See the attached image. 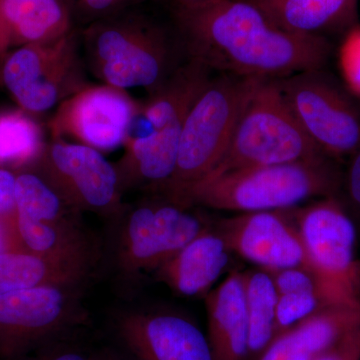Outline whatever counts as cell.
Wrapping results in <instances>:
<instances>
[{"label":"cell","instance_id":"1","mask_svg":"<svg viewBox=\"0 0 360 360\" xmlns=\"http://www.w3.org/2000/svg\"><path fill=\"white\" fill-rule=\"evenodd\" d=\"M172 18L186 58L220 73L278 79L321 70L330 54L324 37L286 32L248 0L177 4Z\"/></svg>","mask_w":360,"mask_h":360},{"label":"cell","instance_id":"2","mask_svg":"<svg viewBox=\"0 0 360 360\" xmlns=\"http://www.w3.org/2000/svg\"><path fill=\"white\" fill-rule=\"evenodd\" d=\"M144 4L94 21L79 33L86 65L103 84L150 94L181 65L176 32L172 35L149 15Z\"/></svg>","mask_w":360,"mask_h":360},{"label":"cell","instance_id":"3","mask_svg":"<svg viewBox=\"0 0 360 360\" xmlns=\"http://www.w3.org/2000/svg\"><path fill=\"white\" fill-rule=\"evenodd\" d=\"M210 75L206 66L186 58L165 84L139 103L123 144L124 155L115 165L122 193L139 186L160 189L172 179L187 113Z\"/></svg>","mask_w":360,"mask_h":360},{"label":"cell","instance_id":"4","mask_svg":"<svg viewBox=\"0 0 360 360\" xmlns=\"http://www.w3.org/2000/svg\"><path fill=\"white\" fill-rule=\"evenodd\" d=\"M340 170L330 158L212 174L174 198L176 205L238 213L283 210L303 201L335 196Z\"/></svg>","mask_w":360,"mask_h":360},{"label":"cell","instance_id":"5","mask_svg":"<svg viewBox=\"0 0 360 360\" xmlns=\"http://www.w3.org/2000/svg\"><path fill=\"white\" fill-rule=\"evenodd\" d=\"M323 155L296 120L278 79L259 78L239 115L224 158L210 174Z\"/></svg>","mask_w":360,"mask_h":360},{"label":"cell","instance_id":"6","mask_svg":"<svg viewBox=\"0 0 360 360\" xmlns=\"http://www.w3.org/2000/svg\"><path fill=\"white\" fill-rule=\"evenodd\" d=\"M258 77L221 73L210 78L187 113L172 179L160 191L172 198L219 165Z\"/></svg>","mask_w":360,"mask_h":360},{"label":"cell","instance_id":"7","mask_svg":"<svg viewBox=\"0 0 360 360\" xmlns=\"http://www.w3.org/2000/svg\"><path fill=\"white\" fill-rule=\"evenodd\" d=\"M77 30L44 44L23 45L2 68V80L20 108L44 112L86 86Z\"/></svg>","mask_w":360,"mask_h":360},{"label":"cell","instance_id":"8","mask_svg":"<svg viewBox=\"0 0 360 360\" xmlns=\"http://www.w3.org/2000/svg\"><path fill=\"white\" fill-rule=\"evenodd\" d=\"M321 71L278 78L279 86L303 131L324 155H354L360 149V112Z\"/></svg>","mask_w":360,"mask_h":360},{"label":"cell","instance_id":"9","mask_svg":"<svg viewBox=\"0 0 360 360\" xmlns=\"http://www.w3.org/2000/svg\"><path fill=\"white\" fill-rule=\"evenodd\" d=\"M35 165L39 176L70 210L113 213L120 208L117 172L96 149L53 139Z\"/></svg>","mask_w":360,"mask_h":360},{"label":"cell","instance_id":"10","mask_svg":"<svg viewBox=\"0 0 360 360\" xmlns=\"http://www.w3.org/2000/svg\"><path fill=\"white\" fill-rule=\"evenodd\" d=\"M292 217L311 269L360 302L356 229L336 196L292 208Z\"/></svg>","mask_w":360,"mask_h":360},{"label":"cell","instance_id":"11","mask_svg":"<svg viewBox=\"0 0 360 360\" xmlns=\"http://www.w3.org/2000/svg\"><path fill=\"white\" fill-rule=\"evenodd\" d=\"M71 290L44 286L0 295V359H20L80 323Z\"/></svg>","mask_w":360,"mask_h":360},{"label":"cell","instance_id":"12","mask_svg":"<svg viewBox=\"0 0 360 360\" xmlns=\"http://www.w3.org/2000/svg\"><path fill=\"white\" fill-rule=\"evenodd\" d=\"M172 201L150 202L130 212L120 231L117 262L125 276L155 271L207 225Z\"/></svg>","mask_w":360,"mask_h":360},{"label":"cell","instance_id":"13","mask_svg":"<svg viewBox=\"0 0 360 360\" xmlns=\"http://www.w3.org/2000/svg\"><path fill=\"white\" fill-rule=\"evenodd\" d=\"M139 106L127 90L87 84L59 104L49 125L52 136H70L98 151L115 149L124 144Z\"/></svg>","mask_w":360,"mask_h":360},{"label":"cell","instance_id":"14","mask_svg":"<svg viewBox=\"0 0 360 360\" xmlns=\"http://www.w3.org/2000/svg\"><path fill=\"white\" fill-rule=\"evenodd\" d=\"M215 231L232 253L259 269L309 267L304 246L292 217V208L239 213L220 219Z\"/></svg>","mask_w":360,"mask_h":360},{"label":"cell","instance_id":"15","mask_svg":"<svg viewBox=\"0 0 360 360\" xmlns=\"http://www.w3.org/2000/svg\"><path fill=\"white\" fill-rule=\"evenodd\" d=\"M115 333L134 360H214L207 336L176 312H125L116 319Z\"/></svg>","mask_w":360,"mask_h":360},{"label":"cell","instance_id":"16","mask_svg":"<svg viewBox=\"0 0 360 360\" xmlns=\"http://www.w3.org/2000/svg\"><path fill=\"white\" fill-rule=\"evenodd\" d=\"M231 253L219 232L207 226L155 270L156 278L177 295H207L229 265Z\"/></svg>","mask_w":360,"mask_h":360},{"label":"cell","instance_id":"17","mask_svg":"<svg viewBox=\"0 0 360 360\" xmlns=\"http://www.w3.org/2000/svg\"><path fill=\"white\" fill-rule=\"evenodd\" d=\"M207 338L214 360H250L243 272L233 271L205 297Z\"/></svg>","mask_w":360,"mask_h":360},{"label":"cell","instance_id":"18","mask_svg":"<svg viewBox=\"0 0 360 360\" xmlns=\"http://www.w3.org/2000/svg\"><path fill=\"white\" fill-rule=\"evenodd\" d=\"M75 23L68 0H0V51L61 39Z\"/></svg>","mask_w":360,"mask_h":360},{"label":"cell","instance_id":"19","mask_svg":"<svg viewBox=\"0 0 360 360\" xmlns=\"http://www.w3.org/2000/svg\"><path fill=\"white\" fill-rule=\"evenodd\" d=\"M92 262L37 255L27 250L0 255V295L30 288H75L86 278Z\"/></svg>","mask_w":360,"mask_h":360},{"label":"cell","instance_id":"20","mask_svg":"<svg viewBox=\"0 0 360 360\" xmlns=\"http://www.w3.org/2000/svg\"><path fill=\"white\" fill-rule=\"evenodd\" d=\"M274 25L303 37H323L356 18L357 0H248Z\"/></svg>","mask_w":360,"mask_h":360},{"label":"cell","instance_id":"21","mask_svg":"<svg viewBox=\"0 0 360 360\" xmlns=\"http://www.w3.org/2000/svg\"><path fill=\"white\" fill-rule=\"evenodd\" d=\"M18 233L23 248L30 252L94 264L92 243L71 219L51 222L18 219Z\"/></svg>","mask_w":360,"mask_h":360},{"label":"cell","instance_id":"22","mask_svg":"<svg viewBox=\"0 0 360 360\" xmlns=\"http://www.w3.org/2000/svg\"><path fill=\"white\" fill-rule=\"evenodd\" d=\"M243 281L250 326V360H255L276 335L278 292L266 270H246Z\"/></svg>","mask_w":360,"mask_h":360},{"label":"cell","instance_id":"23","mask_svg":"<svg viewBox=\"0 0 360 360\" xmlns=\"http://www.w3.org/2000/svg\"><path fill=\"white\" fill-rule=\"evenodd\" d=\"M41 127L22 111L0 113V167L34 165L44 153Z\"/></svg>","mask_w":360,"mask_h":360},{"label":"cell","instance_id":"24","mask_svg":"<svg viewBox=\"0 0 360 360\" xmlns=\"http://www.w3.org/2000/svg\"><path fill=\"white\" fill-rule=\"evenodd\" d=\"M18 219L58 221L68 217V205L39 174L22 172L16 176Z\"/></svg>","mask_w":360,"mask_h":360},{"label":"cell","instance_id":"25","mask_svg":"<svg viewBox=\"0 0 360 360\" xmlns=\"http://www.w3.org/2000/svg\"><path fill=\"white\" fill-rule=\"evenodd\" d=\"M335 307L321 296L312 293L278 295L276 307V335L292 328L326 307Z\"/></svg>","mask_w":360,"mask_h":360},{"label":"cell","instance_id":"26","mask_svg":"<svg viewBox=\"0 0 360 360\" xmlns=\"http://www.w3.org/2000/svg\"><path fill=\"white\" fill-rule=\"evenodd\" d=\"M146 1L148 0H68L75 21L79 20L85 26L127 7Z\"/></svg>","mask_w":360,"mask_h":360},{"label":"cell","instance_id":"27","mask_svg":"<svg viewBox=\"0 0 360 360\" xmlns=\"http://www.w3.org/2000/svg\"><path fill=\"white\" fill-rule=\"evenodd\" d=\"M340 68L348 89L360 97V26L350 30L341 44Z\"/></svg>","mask_w":360,"mask_h":360},{"label":"cell","instance_id":"28","mask_svg":"<svg viewBox=\"0 0 360 360\" xmlns=\"http://www.w3.org/2000/svg\"><path fill=\"white\" fill-rule=\"evenodd\" d=\"M16 176L7 168L0 167V220L18 234Z\"/></svg>","mask_w":360,"mask_h":360},{"label":"cell","instance_id":"29","mask_svg":"<svg viewBox=\"0 0 360 360\" xmlns=\"http://www.w3.org/2000/svg\"><path fill=\"white\" fill-rule=\"evenodd\" d=\"M314 360H360V328L345 336L335 347Z\"/></svg>","mask_w":360,"mask_h":360},{"label":"cell","instance_id":"30","mask_svg":"<svg viewBox=\"0 0 360 360\" xmlns=\"http://www.w3.org/2000/svg\"><path fill=\"white\" fill-rule=\"evenodd\" d=\"M90 355L85 354L79 347L70 345H51L35 357L34 360H89Z\"/></svg>","mask_w":360,"mask_h":360},{"label":"cell","instance_id":"31","mask_svg":"<svg viewBox=\"0 0 360 360\" xmlns=\"http://www.w3.org/2000/svg\"><path fill=\"white\" fill-rule=\"evenodd\" d=\"M348 195L360 215V149L352 155L347 175Z\"/></svg>","mask_w":360,"mask_h":360},{"label":"cell","instance_id":"32","mask_svg":"<svg viewBox=\"0 0 360 360\" xmlns=\"http://www.w3.org/2000/svg\"><path fill=\"white\" fill-rule=\"evenodd\" d=\"M25 250L15 232L0 220V255L8 251Z\"/></svg>","mask_w":360,"mask_h":360},{"label":"cell","instance_id":"33","mask_svg":"<svg viewBox=\"0 0 360 360\" xmlns=\"http://www.w3.org/2000/svg\"><path fill=\"white\" fill-rule=\"evenodd\" d=\"M89 360H115L108 355H90Z\"/></svg>","mask_w":360,"mask_h":360},{"label":"cell","instance_id":"34","mask_svg":"<svg viewBox=\"0 0 360 360\" xmlns=\"http://www.w3.org/2000/svg\"><path fill=\"white\" fill-rule=\"evenodd\" d=\"M172 1H174V6H177V4H193V2L203 1V0H172Z\"/></svg>","mask_w":360,"mask_h":360}]
</instances>
